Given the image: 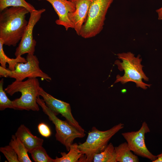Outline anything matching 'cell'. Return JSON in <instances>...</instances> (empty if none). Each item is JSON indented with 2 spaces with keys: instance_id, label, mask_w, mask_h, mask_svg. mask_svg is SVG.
Here are the masks:
<instances>
[{
  "instance_id": "obj_1",
  "label": "cell",
  "mask_w": 162,
  "mask_h": 162,
  "mask_svg": "<svg viewBox=\"0 0 162 162\" xmlns=\"http://www.w3.org/2000/svg\"><path fill=\"white\" fill-rule=\"evenodd\" d=\"M30 13L22 7L7 8L0 14V39L4 45L15 46L20 40L28 21L26 15Z\"/></svg>"
},
{
  "instance_id": "obj_2",
  "label": "cell",
  "mask_w": 162,
  "mask_h": 162,
  "mask_svg": "<svg viewBox=\"0 0 162 162\" xmlns=\"http://www.w3.org/2000/svg\"><path fill=\"white\" fill-rule=\"evenodd\" d=\"M116 55L118 58L122 60V62L117 60L115 64L117 65L118 69L121 71H124V75L121 76L118 75L114 84L120 82L122 84L129 82L135 83L137 87H140L146 89L147 87H150L151 84H148L142 82V79L148 81V78L143 71V66L141 64L142 61L140 56L138 55L137 57L130 52L118 53Z\"/></svg>"
},
{
  "instance_id": "obj_3",
  "label": "cell",
  "mask_w": 162,
  "mask_h": 162,
  "mask_svg": "<svg viewBox=\"0 0 162 162\" xmlns=\"http://www.w3.org/2000/svg\"><path fill=\"white\" fill-rule=\"evenodd\" d=\"M40 83L36 78H28L25 81L15 80L9 85L4 90L10 96L20 92V98L13 100L16 110L38 111L39 108L37 101L39 96Z\"/></svg>"
},
{
  "instance_id": "obj_4",
  "label": "cell",
  "mask_w": 162,
  "mask_h": 162,
  "mask_svg": "<svg viewBox=\"0 0 162 162\" xmlns=\"http://www.w3.org/2000/svg\"><path fill=\"white\" fill-rule=\"evenodd\" d=\"M124 125L120 123L105 131L100 130L95 127H92L85 142L78 145L80 151L84 155V162H93L94 155L105 149L110 139L122 129Z\"/></svg>"
},
{
  "instance_id": "obj_5",
  "label": "cell",
  "mask_w": 162,
  "mask_h": 162,
  "mask_svg": "<svg viewBox=\"0 0 162 162\" xmlns=\"http://www.w3.org/2000/svg\"><path fill=\"white\" fill-rule=\"evenodd\" d=\"M114 0H92L86 20L80 36L85 39L93 38L103 28L108 10Z\"/></svg>"
},
{
  "instance_id": "obj_6",
  "label": "cell",
  "mask_w": 162,
  "mask_h": 162,
  "mask_svg": "<svg viewBox=\"0 0 162 162\" xmlns=\"http://www.w3.org/2000/svg\"><path fill=\"white\" fill-rule=\"evenodd\" d=\"M37 101L44 113L55 125L56 140L64 145L68 151L69 150L70 146L75 139L82 138L85 136V133L81 132L66 120L63 121L58 118L57 115L46 105L44 100L40 98L39 96L38 97Z\"/></svg>"
},
{
  "instance_id": "obj_7",
  "label": "cell",
  "mask_w": 162,
  "mask_h": 162,
  "mask_svg": "<svg viewBox=\"0 0 162 162\" xmlns=\"http://www.w3.org/2000/svg\"><path fill=\"white\" fill-rule=\"evenodd\" d=\"M26 63L19 62L15 66V69L11 70L8 68L0 66V77H9L15 79L16 81H21L28 78L40 77L47 81L51 80V78L43 72L39 66L38 58L34 54H28Z\"/></svg>"
},
{
  "instance_id": "obj_8",
  "label": "cell",
  "mask_w": 162,
  "mask_h": 162,
  "mask_svg": "<svg viewBox=\"0 0 162 162\" xmlns=\"http://www.w3.org/2000/svg\"><path fill=\"white\" fill-rule=\"evenodd\" d=\"M150 132L146 122H144L139 130L125 132L122 135L126 140L131 150L137 155L148 159L152 162L157 158L147 148L145 143V135Z\"/></svg>"
},
{
  "instance_id": "obj_9",
  "label": "cell",
  "mask_w": 162,
  "mask_h": 162,
  "mask_svg": "<svg viewBox=\"0 0 162 162\" xmlns=\"http://www.w3.org/2000/svg\"><path fill=\"white\" fill-rule=\"evenodd\" d=\"M45 10V9L42 8L30 12L28 24L16 50L14 53L16 57L26 53L34 54L36 41L33 39V30L40 19L41 15Z\"/></svg>"
},
{
  "instance_id": "obj_10",
  "label": "cell",
  "mask_w": 162,
  "mask_h": 162,
  "mask_svg": "<svg viewBox=\"0 0 162 162\" xmlns=\"http://www.w3.org/2000/svg\"><path fill=\"white\" fill-rule=\"evenodd\" d=\"M39 95L43 98L46 105L56 115L61 114L71 125L82 133H85L84 130L73 116L69 103L55 98L45 92L41 87L40 88Z\"/></svg>"
},
{
  "instance_id": "obj_11",
  "label": "cell",
  "mask_w": 162,
  "mask_h": 162,
  "mask_svg": "<svg viewBox=\"0 0 162 162\" xmlns=\"http://www.w3.org/2000/svg\"><path fill=\"white\" fill-rule=\"evenodd\" d=\"M44 0L52 5L58 15V19L55 22L56 24L63 26L66 31L70 28H74L73 25L69 19L68 15L69 13L75 11V6L74 3L70 0Z\"/></svg>"
},
{
  "instance_id": "obj_12",
  "label": "cell",
  "mask_w": 162,
  "mask_h": 162,
  "mask_svg": "<svg viewBox=\"0 0 162 162\" xmlns=\"http://www.w3.org/2000/svg\"><path fill=\"white\" fill-rule=\"evenodd\" d=\"M75 6V10L68 14L76 34L80 36V30L87 16L92 0H70Z\"/></svg>"
},
{
  "instance_id": "obj_13",
  "label": "cell",
  "mask_w": 162,
  "mask_h": 162,
  "mask_svg": "<svg viewBox=\"0 0 162 162\" xmlns=\"http://www.w3.org/2000/svg\"><path fill=\"white\" fill-rule=\"evenodd\" d=\"M15 135L21 142L28 152L34 148L42 146L44 142L43 139L33 135L24 124L20 126Z\"/></svg>"
},
{
  "instance_id": "obj_14",
  "label": "cell",
  "mask_w": 162,
  "mask_h": 162,
  "mask_svg": "<svg viewBox=\"0 0 162 162\" xmlns=\"http://www.w3.org/2000/svg\"><path fill=\"white\" fill-rule=\"evenodd\" d=\"M78 145L76 143H72L68 153L61 152L62 157H56L53 162H84V155L80 151Z\"/></svg>"
},
{
  "instance_id": "obj_15",
  "label": "cell",
  "mask_w": 162,
  "mask_h": 162,
  "mask_svg": "<svg viewBox=\"0 0 162 162\" xmlns=\"http://www.w3.org/2000/svg\"><path fill=\"white\" fill-rule=\"evenodd\" d=\"M117 162H138L139 159L136 155L133 154L129 148L127 142L115 147Z\"/></svg>"
},
{
  "instance_id": "obj_16",
  "label": "cell",
  "mask_w": 162,
  "mask_h": 162,
  "mask_svg": "<svg viewBox=\"0 0 162 162\" xmlns=\"http://www.w3.org/2000/svg\"><path fill=\"white\" fill-rule=\"evenodd\" d=\"M16 153L19 162H31L28 151L24 145L15 135H12L9 143Z\"/></svg>"
},
{
  "instance_id": "obj_17",
  "label": "cell",
  "mask_w": 162,
  "mask_h": 162,
  "mask_svg": "<svg viewBox=\"0 0 162 162\" xmlns=\"http://www.w3.org/2000/svg\"><path fill=\"white\" fill-rule=\"evenodd\" d=\"M94 162H117L115 147L112 144L110 143L105 149L94 157Z\"/></svg>"
},
{
  "instance_id": "obj_18",
  "label": "cell",
  "mask_w": 162,
  "mask_h": 162,
  "mask_svg": "<svg viewBox=\"0 0 162 162\" xmlns=\"http://www.w3.org/2000/svg\"><path fill=\"white\" fill-rule=\"evenodd\" d=\"M4 45L3 40L0 39V63L2 67L6 68V64H8V69L11 70L15 69L16 64L19 62L26 63L27 62L26 59L19 56L15 58H11L7 56L4 53L3 49Z\"/></svg>"
},
{
  "instance_id": "obj_19",
  "label": "cell",
  "mask_w": 162,
  "mask_h": 162,
  "mask_svg": "<svg viewBox=\"0 0 162 162\" xmlns=\"http://www.w3.org/2000/svg\"><path fill=\"white\" fill-rule=\"evenodd\" d=\"M9 7H23L27 9L30 13L37 10L25 0H0V12Z\"/></svg>"
},
{
  "instance_id": "obj_20",
  "label": "cell",
  "mask_w": 162,
  "mask_h": 162,
  "mask_svg": "<svg viewBox=\"0 0 162 162\" xmlns=\"http://www.w3.org/2000/svg\"><path fill=\"white\" fill-rule=\"evenodd\" d=\"M29 153L31 154L33 160L35 162H53L54 159L48 155L42 146L34 148Z\"/></svg>"
},
{
  "instance_id": "obj_21",
  "label": "cell",
  "mask_w": 162,
  "mask_h": 162,
  "mask_svg": "<svg viewBox=\"0 0 162 162\" xmlns=\"http://www.w3.org/2000/svg\"><path fill=\"white\" fill-rule=\"evenodd\" d=\"M3 84L4 79H2L0 81V110L2 111L7 108L16 110L13 101L8 98L3 89Z\"/></svg>"
},
{
  "instance_id": "obj_22",
  "label": "cell",
  "mask_w": 162,
  "mask_h": 162,
  "mask_svg": "<svg viewBox=\"0 0 162 162\" xmlns=\"http://www.w3.org/2000/svg\"><path fill=\"white\" fill-rule=\"evenodd\" d=\"M0 151L9 162H19L17 155L14 149L9 145L0 148Z\"/></svg>"
},
{
  "instance_id": "obj_23",
  "label": "cell",
  "mask_w": 162,
  "mask_h": 162,
  "mask_svg": "<svg viewBox=\"0 0 162 162\" xmlns=\"http://www.w3.org/2000/svg\"><path fill=\"white\" fill-rule=\"evenodd\" d=\"M38 129L40 134L44 137H48L51 135V132L50 128L44 123L39 124Z\"/></svg>"
},
{
  "instance_id": "obj_24",
  "label": "cell",
  "mask_w": 162,
  "mask_h": 162,
  "mask_svg": "<svg viewBox=\"0 0 162 162\" xmlns=\"http://www.w3.org/2000/svg\"><path fill=\"white\" fill-rule=\"evenodd\" d=\"M156 12L158 15V19L159 20H162V7L156 10Z\"/></svg>"
},
{
  "instance_id": "obj_25",
  "label": "cell",
  "mask_w": 162,
  "mask_h": 162,
  "mask_svg": "<svg viewBox=\"0 0 162 162\" xmlns=\"http://www.w3.org/2000/svg\"><path fill=\"white\" fill-rule=\"evenodd\" d=\"M157 156V159L152 162H162V152L160 154Z\"/></svg>"
},
{
  "instance_id": "obj_26",
  "label": "cell",
  "mask_w": 162,
  "mask_h": 162,
  "mask_svg": "<svg viewBox=\"0 0 162 162\" xmlns=\"http://www.w3.org/2000/svg\"><path fill=\"white\" fill-rule=\"evenodd\" d=\"M126 90L125 89H124L122 90V93H124L125 92H126Z\"/></svg>"
}]
</instances>
